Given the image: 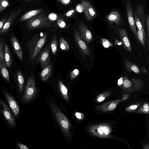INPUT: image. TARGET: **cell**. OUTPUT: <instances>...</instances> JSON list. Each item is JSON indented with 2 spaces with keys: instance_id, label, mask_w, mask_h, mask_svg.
<instances>
[{
  "instance_id": "6da1fadb",
  "label": "cell",
  "mask_w": 149,
  "mask_h": 149,
  "mask_svg": "<svg viewBox=\"0 0 149 149\" xmlns=\"http://www.w3.org/2000/svg\"><path fill=\"white\" fill-rule=\"evenodd\" d=\"M47 34L45 33L42 36L35 35L33 36L27 43L29 52V58L33 61L44 45L47 40Z\"/></svg>"
},
{
  "instance_id": "7a4b0ae2",
  "label": "cell",
  "mask_w": 149,
  "mask_h": 149,
  "mask_svg": "<svg viewBox=\"0 0 149 149\" xmlns=\"http://www.w3.org/2000/svg\"><path fill=\"white\" fill-rule=\"evenodd\" d=\"M51 108L65 136L68 139L71 137L70 124L66 116L53 102L50 103Z\"/></svg>"
},
{
  "instance_id": "3957f363",
  "label": "cell",
  "mask_w": 149,
  "mask_h": 149,
  "mask_svg": "<svg viewBox=\"0 0 149 149\" xmlns=\"http://www.w3.org/2000/svg\"><path fill=\"white\" fill-rule=\"evenodd\" d=\"M52 23L45 15L39 14L31 18L26 23V27L29 30L38 29L49 28Z\"/></svg>"
},
{
  "instance_id": "277c9868",
  "label": "cell",
  "mask_w": 149,
  "mask_h": 149,
  "mask_svg": "<svg viewBox=\"0 0 149 149\" xmlns=\"http://www.w3.org/2000/svg\"><path fill=\"white\" fill-rule=\"evenodd\" d=\"M0 111L1 114L6 122L8 127L14 130L17 126V123L14 115L8 106L0 97Z\"/></svg>"
},
{
  "instance_id": "5b68a950",
  "label": "cell",
  "mask_w": 149,
  "mask_h": 149,
  "mask_svg": "<svg viewBox=\"0 0 149 149\" xmlns=\"http://www.w3.org/2000/svg\"><path fill=\"white\" fill-rule=\"evenodd\" d=\"M36 93L35 80L33 77L31 76L27 79L26 86L21 98L22 102L26 103L30 101L35 97Z\"/></svg>"
},
{
  "instance_id": "8992f818",
  "label": "cell",
  "mask_w": 149,
  "mask_h": 149,
  "mask_svg": "<svg viewBox=\"0 0 149 149\" xmlns=\"http://www.w3.org/2000/svg\"><path fill=\"white\" fill-rule=\"evenodd\" d=\"M1 91L4 99L13 111L15 118H20V110L19 106L14 95L5 88H2Z\"/></svg>"
},
{
  "instance_id": "52a82bcc",
  "label": "cell",
  "mask_w": 149,
  "mask_h": 149,
  "mask_svg": "<svg viewBox=\"0 0 149 149\" xmlns=\"http://www.w3.org/2000/svg\"><path fill=\"white\" fill-rule=\"evenodd\" d=\"M74 37L75 42L81 54L92 58V54L87 42L77 30L74 29Z\"/></svg>"
},
{
  "instance_id": "ba28073f",
  "label": "cell",
  "mask_w": 149,
  "mask_h": 149,
  "mask_svg": "<svg viewBox=\"0 0 149 149\" xmlns=\"http://www.w3.org/2000/svg\"><path fill=\"white\" fill-rule=\"evenodd\" d=\"M125 8L128 21L130 27L137 42L139 43L138 38L137 31L136 29L135 20L133 15L132 6L130 2L129 1H127L126 2Z\"/></svg>"
},
{
  "instance_id": "9c48e42d",
  "label": "cell",
  "mask_w": 149,
  "mask_h": 149,
  "mask_svg": "<svg viewBox=\"0 0 149 149\" xmlns=\"http://www.w3.org/2000/svg\"><path fill=\"white\" fill-rule=\"evenodd\" d=\"M85 17L88 21L91 22L97 16V13L93 7L88 1L86 0H81Z\"/></svg>"
},
{
  "instance_id": "30bf717a",
  "label": "cell",
  "mask_w": 149,
  "mask_h": 149,
  "mask_svg": "<svg viewBox=\"0 0 149 149\" xmlns=\"http://www.w3.org/2000/svg\"><path fill=\"white\" fill-rule=\"evenodd\" d=\"M78 28L81 35L87 43H90L93 40L92 34L86 25L80 22L78 25Z\"/></svg>"
},
{
  "instance_id": "8fae6325",
  "label": "cell",
  "mask_w": 149,
  "mask_h": 149,
  "mask_svg": "<svg viewBox=\"0 0 149 149\" xmlns=\"http://www.w3.org/2000/svg\"><path fill=\"white\" fill-rule=\"evenodd\" d=\"M107 22L110 24L115 23L116 25H121V17L119 12L117 11H113L109 13L106 17Z\"/></svg>"
},
{
  "instance_id": "7c38bea8",
  "label": "cell",
  "mask_w": 149,
  "mask_h": 149,
  "mask_svg": "<svg viewBox=\"0 0 149 149\" xmlns=\"http://www.w3.org/2000/svg\"><path fill=\"white\" fill-rule=\"evenodd\" d=\"M21 11V9L19 8L17 10L13 11L11 12L9 18L3 26L1 32V33L7 32L13 21L19 15Z\"/></svg>"
},
{
  "instance_id": "4fadbf2b",
  "label": "cell",
  "mask_w": 149,
  "mask_h": 149,
  "mask_svg": "<svg viewBox=\"0 0 149 149\" xmlns=\"http://www.w3.org/2000/svg\"><path fill=\"white\" fill-rule=\"evenodd\" d=\"M119 35L120 40L124 48L131 54L132 50L130 42L126 31L123 28L119 29Z\"/></svg>"
},
{
  "instance_id": "5bb4252c",
  "label": "cell",
  "mask_w": 149,
  "mask_h": 149,
  "mask_svg": "<svg viewBox=\"0 0 149 149\" xmlns=\"http://www.w3.org/2000/svg\"><path fill=\"white\" fill-rule=\"evenodd\" d=\"M10 41L13 49L21 61H23V56L21 46L18 41L13 35L10 37Z\"/></svg>"
},
{
  "instance_id": "9a60e30c",
  "label": "cell",
  "mask_w": 149,
  "mask_h": 149,
  "mask_svg": "<svg viewBox=\"0 0 149 149\" xmlns=\"http://www.w3.org/2000/svg\"><path fill=\"white\" fill-rule=\"evenodd\" d=\"M49 47H47L40 54L39 60L41 67L44 68L50 62Z\"/></svg>"
},
{
  "instance_id": "2e32d148",
  "label": "cell",
  "mask_w": 149,
  "mask_h": 149,
  "mask_svg": "<svg viewBox=\"0 0 149 149\" xmlns=\"http://www.w3.org/2000/svg\"><path fill=\"white\" fill-rule=\"evenodd\" d=\"M136 13L143 27L145 28V16L143 6L142 3L137 4L136 9Z\"/></svg>"
},
{
  "instance_id": "e0dca14e",
  "label": "cell",
  "mask_w": 149,
  "mask_h": 149,
  "mask_svg": "<svg viewBox=\"0 0 149 149\" xmlns=\"http://www.w3.org/2000/svg\"><path fill=\"white\" fill-rule=\"evenodd\" d=\"M137 35L139 41L143 46L144 50L146 53V43L147 49L149 52V39L147 38L146 32H144L142 30L138 29Z\"/></svg>"
},
{
  "instance_id": "ac0fdd59",
  "label": "cell",
  "mask_w": 149,
  "mask_h": 149,
  "mask_svg": "<svg viewBox=\"0 0 149 149\" xmlns=\"http://www.w3.org/2000/svg\"><path fill=\"white\" fill-rule=\"evenodd\" d=\"M124 63L126 68L128 71L133 72L137 74H141V70L138 66L136 64L132 63L126 58L124 59Z\"/></svg>"
},
{
  "instance_id": "d6986e66",
  "label": "cell",
  "mask_w": 149,
  "mask_h": 149,
  "mask_svg": "<svg viewBox=\"0 0 149 149\" xmlns=\"http://www.w3.org/2000/svg\"><path fill=\"white\" fill-rule=\"evenodd\" d=\"M52 65V62H50L40 72V76L42 81H46L49 78L51 74Z\"/></svg>"
},
{
  "instance_id": "ffe728a7",
  "label": "cell",
  "mask_w": 149,
  "mask_h": 149,
  "mask_svg": "<svg viewBox=\"0 0 149 149\" xmlns=\"http://www.w3.org/2000/svg\"><path fill=\"white\" fill-rule=\"evenodd\" d=\"M42 10V9H37L29 11L22 16L20 20L23 22L29 19L40 14Z\"/></svg>"
},
{
  "instance_id": "44dd1931",
  "label": "cell",
  "mask_w": 149,
  "mask_h": 149,
  "mask_svg": "<svg viewBox=\"0 0 149 149\" xmlns=\"http://www.w3.org/2000/svg\"><path fill=\"white\" fill-rule=\"evenodd\" d=\"M4 58L6 66L9 68L12 64V58L10 49L6 44L4 47Z\"/></svg>"
},
{
  "instance_id": "7402d4cb",
  "label": "cell",
  "mask_w": 149,
  "mask_h": 149,
  "mask_svg": "<svg viewBox=\"0 0 149 149\" xmlns=\"http://www.w3.org/2000/svg\"><path fill=\"white\" fill-rule=\"evenodd\" d=\"M17 78L19 86V94H22L23 90L24 80L21 72L19 70L17 71Z\"/></svg>"
},
{
  "instance_id": "603a6c76",
  "label": "cell",
  "mask_w": 149,
  "mask_h": 149,
  "mask_svg": "<svg viewBox=\"0 0 149 149\" xmlns=\"http://www.w3.org/2000/svg\"><path fill=\"white\" fill-rule=\"evenodd\" d=\"M6 65H4L2 63L0 62V71L3 78L8 83H10L9 74L8 70L6 67Z\"/></svg>"
},
{
  "instance_id": "cb8c5ba5",
  "label": "cell",
  "mask_w": 149,
  "mask_h": 149,
  "mask_svg": "<svg viewBox=\"0 0 149 149\" xmlns=\"http://www.w3.org/2000/svg\"><path fill=\"white\" fill-rule=\"evenodd\" d=\"M58 85L62 96L66 101H68L69 98L68 94V90L67 88L61 81H59Z\"/></svg>"
},
{
  "instance_id": "d4e9b609",
  "label": "cell",
  "mask_w": 149,
  "mask_h": 149,
  "mask_svg": "<svg viewBox=\"0 0 149 149\" xmlns=\"http://www.w3.org/2000/svg\"><path fill=\"white\" fill-rule=\"evenodd\" d=\"M58 41L56 35H54L51 40V47L52 54L55 55L56 54L57 50Z\"/></svg>"
},
{
  "instance_id": "484cf974",
  "label": "cell",
  "mask_w": 149,
  "mask_h": 149,
  "mask_svg": "<svg viewBox=\"0 0 149 149\" xmlns=\"http://www.w3.org/2000/svg\"><path fill=\"white\" fill-rule=\"evenodd\" d=\"M96 130V132H97V134L101 136L107 135L110 133L109 128L107 126H99Z\"/></svg>"
},
{
  "instance_id": "4316f807",
  "label": "cell",
  "mask_w": 149,
  "mask_h": 149,
  "mask_svg": "<svg viewBox=\"0 0 149 149\" xmlns=\"http://www.w3.org/2000/svg\"><path fill=\"white\" fill-rule=\"evenodd\" d=\"M59 44L60 48L63 50L68 51L70 49V47L69 44L63 38H61Z\"/></svg>"
},
{
  "instance_id": "83f0119b",
  "label": "cell",
  "mask_w": 149,
  "mask_h": 149,
  "mask_svg": "<svg viewBox=\"0 0 149 149\" xmlns=\"http://www.w3.org/2000/svg\"><path fill=\"white\" fill-rule=\"evenodd\" d=\"M0 62L6 65L4 58V54L3 51V41L0 40Z\"/></svg>"
},
{
  "instance_id": "f1b7e54d",
  "label": "cell",
  "mask_w": 149,
  "mask_h": 149,
  "mask_svg": "<svg viewBox=\"0 0 149 149\" xmlns=\"http://www.w3.org/2000/svg\"><path fill=\"white\" fill-rule=\"evenodd\" d=\"M132 84L134 85L136 88H139L141 87L142 86V82L139 79L135 77H133L131 78L130 80Z\"/></svg>"
},
{
  "instance_id": "f546056e",
  "label": "cell",
  "mask_w": 149,
  "mask_h": 149,
  "mask_svg": "<svg viewBox=\"0 0 149 149\" xmlns=\"http://www.w3.org/2000/svg\"><path fill=\"white\" fill-rule=\"evenodd\" d=\"M10 4L8 0H0V13L9 6Z\"/></svg>"
},
{
  "instance_id": "4dcf8cb0",
  "label": "cell",
  "mask_w": 149,
  "mask_h": 149,
  "mask_svg": "<svg viewBox=\"0 0 149 149\" xmlns=\"http://www.w3.org/2000/svg\"><path fill=\"white\" fill-rule=\"evenodd\" d=\"M123 86L125 88H129L132 86V83L131 81L126 76L123 77Z\"/></svg>"
},
{
  "instance_id": "1f68e13d",
  "label": "cell",
  "mask_w": 149,
  "mask_h": 149,
  "mask_svg": "<svg viewBox=\"0 0 149 149\" xmlns=\"http://www.w3.org/2000/svg\"><path fill=\"white\" fill-rule=\"evenodd\" d=\"M101 43L103 46L106 48L113 46V44L108 40L106 38H102L101 39Z\"/></svg>"
},
{
  "instance_id": "d6a6232c",
  "label": "cell",
  "mask_w": 149,
  "mask_h": 149,
  "mask_svg": "<svg viewBox=\"0 0 149 149\" xmlns=\"http://www.w3.org/2000/svg\"><path fill=\"white\" fill-rule=\"evenodd\" d=\"M79 72L78 69H75L70 73V77L71 79H74L76 78L79 74Z\"/></svg>"
},
{
  "instance_id": "836d02e7",
  "label": "cell",
  "mask_w": 149,
  "mask_h": 149,
  "mask_svg": "<svg viewBox=\"0 0 149 149\" xmlns=\"http://www.w3.org/2000/svg\"><path fill=\"white\" fill-rule=\"evenodd\" d=\"M145 23L146 25V30L147 32V36L149 39V16L147 15L145 17Z\"/></svg>"
},
{
  "instance_id": "e575fe53",
  "label": "cell",
  "mask_w": 149,
  "mask_h": 149,
  "mask_svg": "<svg viewBox=\"0 0 149 149\" xmlns=\"http://www.w3.org/2000/svg\"><path fill=\"white\" fill-rule=\"evenodd\" d=\"M57 23L59 27L61 29H63L66 26L65 22L61 19H58L57 21Z\"/></svg>"
},
{
  "instance_id": "d590c367",
  "label": "cell",
  "mask_w": 149,
  "mask_h": 149,
  "mask_svg": "<svg viewBox=\"0 0 149 149\" xmlns=\"http://www.w3.org/2000/svg\"><path fill=\"white\" fill-rule=\"evenodd\" d=\"M48 18L49 20L51 21H55L58 18L57 15L55 13H50L48 15Z\"/></svg>"
},
{
  "instance_id": "8d00e7d4",
  "label": "cell",
  "mask_w": 149,
  "mask_h": 149,
  "mask_svg": "<svg viewBox=\"0 0 149 149\" xmlns=\"http://www.w3.org/2000/svg\"><path fill=\"white\" fill-rule=\"evenodd\" d=\"M7 16L3 17L0 20V33L1 32L4 24L8 19V18H7Z\"/></svg>"
},
{
  "instance_id": "74e56055",
  "label": "cell",
  "mask_w": 149,
  "mask_h": 149,
  "mask_svg": "<svg viewBox=\"0 0 149 149\" xmlns=\"http://www.w3.org/2000/svg\"><path fill=\"white\" fill-rule=\"evenodd\" d=\"M16 145L17 147V148L20 149H29L26 146L19 142H17L16 143Z\"/></svg>"
},
{
  "instance_id": "f35d334b",
  "label": "cell",
  "mask_w": 149,
  "mask_h": 149,
  "mask_svg": "<svg viewBox=\"0 0 149 149\" xmlns=\"http://www.w3.org/2000/svg\"><path fill=\"white\" fill-rule=\"evenodd\" d=\"M76 10L79 13H82L84 10V7L82 4H78L76 7Z\"/></svg>"
},
{
  "instance_id": "ab89813d",
  "label": "cell",
  "mask_w": 149,
  "mask_h": 149,
  "mask_svg": "<svg viewBox=\"0 0 149 149\" xmlns=\"http://www.w3.org/2000/svg\"><path fill=\"white\" fill-rule=\"evenodd\" d=\"M75 115L76 117L80 120L84 118V116L83 114L79 112H76Z\"/></svg>"
},
{
  "instance_id": "60d3db41",
  "label": "cell",
  "mask_w": 149,
  "mask_h": 149,
  "mask_svg": "<svg viewBox=\"0 0 149 149\" xmlns=\"http://www.w3.org/2000/svg\"><path fill=\"white\" fill-rule=\"evenodd\" d=\"M116 107V104L114 103H112L109 105L108 107V109L109 111H111L114 109Z\"/></svg>"
},
{
  "instance_id": "b9f144b4",
  "label": "cell",
  "mask_w": 149,
  "mask_h": 149,
  "mask_svg": "<svg viewBox=\"0 0 149 149\" xmlns=\"http://www.w3.org/2000/svg\"><path fill=\"white\" fill-rule=\"evenodd\" d=\"M74 12V10H70L66 13L65 15L68 17H69L71 16Z\"/></svg>"
},
{
  "instance_id": "7bdbcfd3",
  "label": "cell",
  "mask_w": 149,
  "mask_h": 149,
  "mask_svg": "<svg viewBox=\"0 0 149 149\" xmlns=\"http://www.w3.org/2000/svg\"><path fill=\"white\" fill-rule=\"evenodd\" d=\"M71 0H60L61 2L63 4L66 5L69 4Z\"/></svg>"
},
{
  "instance_id": "ee69618b",
  "label": "cell",
  "mask_w": 149,
  "mask_h": 149,
  "mask_svg": "<svg viewBox=\"0 0 149 149\" xmlns=\"http://www.w3.org/2000/svg\"><path fill=\"white\" fill-rule=\"evenodd\" d=\"M123 83V77H122L118 79V85H122Z\"/></svg>"
},
{
  "instance_id": "f6af8a7d",
  "label": "cell",
  "mask_w": 149,
  "mask_h": 149,
  "mask_svg": "<svg viewBox=\"0 0 149 149\" xmlns=\"http://www.w3.org/2000/svg\"><path fill=\"white\" fill-rule=\"evenodd\" d=\"M143 109L146 111L148 112L149 110L148 105L147 104H145L143 106Z\"/></svg>"
},
{
  "instance_id": "bcb514c9",
  "label": "cell",
  "mask_w": 149,
  "mask_h": 149,
  "mask_svg": "<svg viewBox=\"0 0 149 149\" xmlns=\"http://www.w3.org/2000/svg\"><path fill=\"white\" fill-rule=\"evenodd\" d=\"M105 97L103 96H101L99 97L97 99V101L99 102H101L104 101L105 99Z\"/></svg>"
},
{
  "instance_id": "7dc6e473",
  "label": "cell",
  "mask_w": 149,
  "mask_h": 149,
  "mask_svg": "<svg viewBox=\"0 0 149 149\" xmlns=\"http://www.w3.org/2000/svg\"><path fill=\"white\" fill-rule=\"evenodd\" d=\"M129 95L128 94L125 95L122 97V100H126L129 97Z\"/></svg>"
},
{
  "instance_id": "c3c4849f",
  "label": "cell",
  "mask_w": 149,
  "mask_h": 149,
  "mask_svg": "<svg viewBox=\"0 0 149 149\" xmlns=\"http://www.w3.org/2000/svg\"><path fill=\"white\" fill-rule=\"evenodd\" d=\"M137 107V106L136 105H132L130 107V108L134 110L136 109Z\"/></svg>"
}]
</instances>
